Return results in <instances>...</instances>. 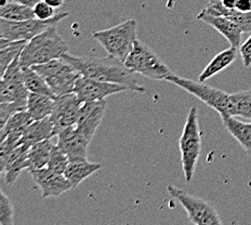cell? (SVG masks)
Returning <instances> with one entry per match:
<instances>
[{"mask_svg": "<svg viewBox=\"0 0 251 225\" xmlns=\"http://www.w3.org/2000/svg\"><path fill=\"white\" fill-rule=\"evenodd\" d=\"M62 59L74 66L81 76L129 86L135 92H145V88L135 78V73L129 70L124 62L112 55L105 57L77 56L66 52L62 55Z\"/></svg>", "mask_w": 251, "mask_h": 225, "instance_id": "6da1fadb", "label": "cell"}, {"mask_svg": "<svg viewBox=\"0 0 251 225\" xmlns=\"http://www.w3.org/2000/svg\"><path fill=\"white\" fill-rule=\"evenodd\" d=\"M69 49V45L57 31L56 25H53L27 41L21 52V65L31 67L61 59Z\"/></svg>", "mask_w": 251, "mask_h": 225, "instance_id": "7a4b0ae2", "label": "cell"}, {"mask_svg": "<svg viewBox=\"0 0 251 225\" xmlns=\"http://www.w3.org/2000/svg\"><path fill=\"white\" fill-rule=\"evenodd\" d=\"M137 27V21L131 19L108 29L94 31L93 38L105 49L108 55L125 63L138 39Z\"/></svg>", "mask_w": 251, "mask_h": 225, "instance_id": "3957f363", "label": "cell"}, {"mask_svg": "<svg viewBox=\"0 0 251 225\" xmlns=\"http://www.w3.org/2000/svg\"><path fill=\"white\" fill-rule=\"evenodd\" d=\"M182 169L186 182H191L195 174L201 151V134L196 106L191 107L180 138Z\"/></svg>", "mask_w": 251, "mask_h": 225, "instance_id": "277c9868", "label": "cell"}, {"mask_svg": "<svg viewBox=\"0 0 251 225\" xmlns=\"http://www.w3.org/2000/svg\"><path fill=\"white\" fill-rule=\"evenodd\" d=\"M166 80L175 83L183 90L191 93L192 96L200 99L201 102L217 111L222 119L234 116V104L232 102L231 94L221 90V89L203 85V82L193 81L175 74L170 75Z\"/></svg>", "mask_w": 251, "mask_h": 225, "instance_id": "5b68a950", "label": "cell"}, {"mask_svg": "<svg viewBox=\"0 0 251 225\" xmlns=\"http://www.w3.org/2000/svg\"><path fill=\"white\" fill-rule=\"evenodd\" d=\"M125 65L134 73L153 80H166L174 74L169 66L150 47L137 39Z\"/></svg>", "mask_w": 251, "mask_h": 225, "instance_id": "8992f818", "label": "cell"}, {"mask_svg": "<svg viewBox=\"0 0 251 225\" xmlns=\"http://www.w3.org/2000/svg\"><path fill=\"white\" fill-rule=\"evenodd\" d=\"M31 67L44 77L55 97L74 92L76 81L81 76L74 66L62 57Z\"/></svg>", "mask_w": 251, "mask_h": 225, "instance_id": "52a82bcc", "label": "cell"}, {"mask_svg": "<svg viewBox=\"0 0 251 225\" xmlns=\"http://www.w3.org/2000/svg\"><path fill=\"white\" fill-rule=\"evenodd\" d=\"M169 195L176 200L187 212L188 220L196 225H221L222 220L220 219L218 211L211 203L202 198L188 194L185 191L174 185L167 186Z\"/></svg>", "mask_w": 251, "mask_h": 225, "instance_id": "ba28073f", "label": "cell"}, {"mask_svg": "<svg viewBox=\"0 0 251 225\" xmlns=\"http://www.w3.org/2000/svg\"><path fill=\"white\" fill-rule=\"evenodd\" d=\"M69 12H61L49 20L33 19L18 21V22L0 19V36H1V38L7 40L28 41L51 26L56 25L60 21L69 17Z\"/></svg>", "mask_w": 251, "mask_h": 225, "instance_id": "9c48e42d", "label": "cell"}, {"mask_svg": "<svg viewBox=\"0 0 251 225\" xmlns=\"http://www.w3.org/2000/svg\"><path fill=\"white\" fill-rule=\"evenodd\" d=\"M20 55L15 57L1 76L0 103H17L27 109V100L30 92L24 83L23 69L20 62Z\"/></svg>", "mask_w": 251, "mask_h": 225, "instance_id": "30bf717a", "label": "cell"}, {"mask_svg": "<svg viewBox=\"0 0 251 225\" xmlns=\"http://www.w3.org/2000/svg\"><path fill=\"white\" fill-rule=\"evenodd\" d=\"M133 91L129 86L120 85V83L101 81L85 76H80L76 81L74 93L81 103L102 101L109 96L120 92Z\"/></svg>", "mask_w": 251, "mask_h": 225, "instance_id": "8fae6325", "label": "cell"}, {"mask_svg": "<svg viewBox=\"0 0 251 225\" xmlns=\"http://www.w3.org/2000/svg\"><path fill=\"white\" fill-rule=\"evenodd\" d=\"M81 102L74 92L56 97L54 99V106L50 115V120L53 125V137L77 123Z\"/></svg>", "mask_w": 251, "mask_h": 225, "instance_id": "7c38bea8", "label": "cell"}, {"mask_svg": "<svg viewBox=\"0 0 251 225\" xmlns=\"http://www.w3.org/2000/svg\"><path fill=\"white\" fill-rule=\"evenodd\" d=\"M31 177L41 190V197H60L63 193L73 190L70 181L64 174H59L49 169L48 167L37 169L30 172Z\"/></svg>", "mask_w": 251, "mask_h": 225, "instance_id": "4fadbf2b", "label": "cell"}, {"mask_svg": "<svg viewBox=\"0 0 251 225\" xmlns=\"http://www.w3.org/2000/svg\"><path fill=\"white\" fill-rule=\"evenodd\" d=\"M106 109V101L86 102L81 104L79 114H78L76 129L83 137L91 142L94 133L100 125Z\"/></svg>", "mask_w": 251, "mask_h": 225, "instance_id": "5bb4252c", "label": "cell"}, {"mask_svg": "<svg viewBox=\"0 0 251 225\" xmlns=\"http://www.w3.org/2000/svg\"><path fill=\"white\" fill-rule=\"evenodd\" d=\"M56 137V145L69 157L70 163L87 159L88 146L90 144V141L79 133L75 125L62 130Z\"/></svg>", "mask_w": 251, "mask_h": 225, "instance_id": "9a60e30c", "label": "cell"}, {"mask_svg": "<svg viewBox=\"0 0 251 225\" xmlns=\"http://www.w3.org/2000/svg\"><path fill=\"white\" fill-rule=\"evenodd\" d=\"M197 20L202 21V22L212 26L214 29H217L224 38L227 39L231 47L239 48V46L242 45L244 31L231 19L222 17V15L210 14L202 9L201 12L197 14Z\"/></svg>", "mask_w": 251, "mask_h": 225, "instance_id": "2e32d148", "label": "cell"}, {"mask_svg": "<svg viewBox=\"0 0 251 225\" xmlns=\"http://www.w3.org/2000/svg\"><path fill=\"white\" fill-rule=\"evenodd\" d=\"M29 148L30 146L28 145L20 144L8 157L6 164L1 169V172L4 174V180H6L7 185H13L14 182L20 176L21 172L23 170H27Z\"/></svg>", "mask_w": 251, "mask_h": 225, "instance_id": "e0dca14e", "label": "cell"}, {"mask_svg": "<svg viewBox=\"0 0 251 225\" xmlns=\"http://www.w3.org/2000/svg\"><path fill=\"white\" fill-rule=\"evenodd\" d=\"M203 10L213 15H222V17L231 19L243 29L244 33H251V11L243 12L237 9H226L222 4L221 0H210Z\"/></svg>", "mask_w": 251, "mask_h": 225, "instance_id": "ac0fdd59", "label": "cell"}, {"mask_svg": "<svg viewBox=\"0 0 251 225\" xmlns=\"http://www.w3.org/2000/svg\"><path fill=\"white\" fill-rule=\"evenodd\" d=\"M236 59L237 48H235V47H231V48L221 51L208 63V65L203 69L201 75L198 76V81L205 82L206 80L210 79V78L216 76L219 73L226 70L228 66H231Z\"/></svg>", "mask_w": 251, "mask_h": 225, "instance_id": "d6986e66", "label": "cell"}, {"mask_svg": "<svg viewBox=\"0 0 251 225\" xmlns=\"http://www.w3.org/2000/svg\"><path fill=\"white\" fill-rule=\"evenodd\" d=\"M53 125H52L50 117H46L40 120H34L21 138L19 144H24L31 146L41 141L53 138Z\"/></svg>", "mask_w": 251, "mask_h": 225, "instance_id": "ffe728a7", "label": "cell"}, {"mask_svg": "<svg viewBox=\"0 0 251 225\" xmlns=\"http://www.w3.org/2000/svg\"><path fill=\"white\" fill-rule=\"evenodd\" d=\"M223 127L237 141L242 149L251 156V122L245 123L234 116L222 119Z\"/></svg>", "mask_w": 251, "mask_h": 225, "instance_id": "44dd1931", "label": "cell"}, {"mask_svg": "<svg viewBox=\"0 0 251 225\" xmlns=\"http://www.w3.org/2000/svg\"><path fill=\"white\" fill-rule=\"evenodd\" d=\"M102 169V165L98 163H90L87 159L71 161L64 172L66 179L70 181L73 186V190L76 188L80 183L86 180L87 177L91 176L97 171Z\"/></svg>", "mask_w": 251, "mask_h": 225, "instance_id": "7402d4cb", "label": "cell"}, {"mask_svg": "<svg viewBox=\"0 0 251 225\" xmlns=\"http://www.w3.org/2000/svg\"><path fill=\"white\" fill-rule=\"evenodd\" d=\"M34 122L27 109L19 111L8 120L4 128L0 130V141H3L6 138H13L21 140L25 131V129Z\"/></svg>", "mask_w": 251, "mask_h": 225, "instance_id": "603a6c76", "label": "cell"}, {"mask_svg": "<svg viewBox=\"0 0 251 225\" xmlns=\"http://www.w3.org/2000/svg\"><path fill=\"white\" fill-rule=\"evenodd\" d=\"M53 145L50 139H47L30 146L27 158V171L29 174L31 171L47 167Z\"/></svg>", "mask_w": 251, "mask_h": 225, "instance_id": "cb8c5ba5", "label": "cell"}, {"mask_svg": "<svg viewBox=\"0 0 251 225\" xmlns=\"http://www.w3.org/2000/svg\"><path fill=\"white\" fill-rule=\"evenodd\" d=\"M54 106V99L39 93H29L27 100V111L34 120L50 117Z\"/></svg>", "mask_w": 251, "mask_h": 225, "instance_id": "d4e9b609", "label": "cell"}, {"mask_svg": "<svg viewBox=\"0 0 251 225\" xmlns=\"http://www.w3.org/2000/svg\"><path fill=\"white\" fill-rule=\"evenodd\" d=\"M26 44H27L26 40L12 41L1 38L0 40V72H1V76L15 57L21 54Z\"/></svg>", "mask_w": 251, "mask_h": 225, "instance_id": "484cf974", "label": "cell"}, {"mask_svg": "<svg viewBox=\"0 0 251 225\" xmlns=\"http://www.w3.org/2000/svg\"><path fill=\"white\" fill-rule=\"evenodd\" d=\"M23 69V77H24V83L28 91L31 93H39L45 94V96H49L51 98L55 99L54 93L52 92L48 83L44 79V77L38 74L33 67L28 66H22Z\"/></svg>", "mask_w": 251, "mask_h": 225, "instance_id": "4316f807", "label": "cell"}, {"mask_svg": "<svg viewBox=\"0 0 251 225\" xmlns=\"http://www.w3.org/2000/svg\"><path fill=\"white\" fill-rule=\"evenodd\" d=\"M0 19L8 21H26L36 19L34 9L18 2H4L0 9Z\"/></svg>", "mask_w": 251, "mask_h": 225, "instance_id": "83f0119b", "label": "cell"}, {"mask_svg": "<svg viewBox=\"0 0 251 225\" xmlns=\"http://www.w3.org/2000/svg\"><path fill=\"white\" fill-rule=\"evenodd\" d=\"M234 104V116L248 119L251 122V89L231 94Z\"/></svg>", "mask_w": 251, "mask_h": 225, "instance_id": "f1b7e54d", "label": "cell"}, {"mask_svg": "<svg viewBox=\"0 0 251 225\" xmlns=\"http://www.w3.org/2000/svg\"><path fill=\"white\" fill-rule=\"evenodd\" d=\"M69 164V157L66 156V154L59 148V146L53 145V149L51 150L50 159L47 167L55 172H59V174H64Z\"/></svg>", "mask_w": 251, "mask_h": 225, "instance_id": "f546056e", "label": "cell"}, {"mask_svg": "<svg viewBox=\"0 0 251 225\" xmlns=\"http://www.w3.org/2000/svg\"><path fill=\"white\" fill-rule=\"evenodd\" d=\"M0 224H14V209L10 198L0 190Z\"/></svg>", "mask_w": 251, "mask_h": 225, "instance_id": "4dcf8cb0", "label": "cell"}, {"mask_svg": "<svg viewBox=\"0 0 251 225\" xmlns=\"http://www.w3.org/2000/svg\"><path fill=\"white\" fill-rule=\"evenodd\" d=\"M26 109L17 103H0V130L4 128V125L8 123V120L13 115L19 112Z\"/></svg>", "mask_w": 251, "mask_h": 225, "instance_id": "1f68e13d", "label": "cell"}, {"mask_svg": "<svg viewBox=\"0 0 251 225\" xmlns=\"http://www.w3.org/2000/svg\"><path fill=\"white\" fill-rule=\"evenodd\" d=\"M33 9L36 15V19H39V20H49L55 15L54 8L49 6V4L46 1H44V0H40L39 2L36 3Z\"/></svg>", "mask_w": 251, "mask_h": 225, "instance_id": "d6a6232c", "label": "cell"}, {"mask_svg": "<svg viewBox=\"0 0 251 225\" xmlns=\"http://www.w3.org/2000/svg\"><path fill=\"white\" fill-rule=\"evenodd\" d=\"M239 52L242 55L243 64L245 67L251 66V33L247 40L239 46Z\"/></svg>", "mask_w": 251, "mask_h": 225, "instance_id": "836d02e7", "label": "cell"}, {"mask_svg": "<svg viewBox=\"0 0 251 225\" xmlns=\"http://www.w3.org/2000/svg\"><path fill=\"white\" fill-rule=\"evenodd\" d=\"M236 9L243 12L251 11V0H238Z\"/></svg>", "mask_w": 251, "mask_h": 225, "instance_id": "e575fe53", "label": "cell"}, {"mask_svg": "<svg viewBox=\"0 0 251 225\" xmlns=\"http://www.w3.org/2000/svg\"><path fill=\"white\" fill-rule=\"evenodd\" d=\"M221 2L226 9L234 10V9H236L238 0H221Z\"/></svg>", "mask_w": 251, "mask_h": 225, "instance_id": "d590c367", "label": "cell"}, {"mask_svg": "<svg viewBox=\"0 0 251 225\" xmlns=\"http://www.w3.org/2000/svg\"><path fill=\"white\" fill-rule=\"evenodd\" d=\"M44 1H46L52 8L59 9V8H61L63 6V4H64L65 0H44Z\"/></svg>", "mask_w": 251, "mask_h": 225, "instance_id": "8d00e7d4", "label": "cell"}, {"mask_svg": "<svg viewBox=\"0 0 251 225\" xmlns=\"http://www.w3.org/2000/svg\"><path fill=\"white\" fill-rule=\"evenodd\" d=\"M14 1L18 2V3H21V4H25V6L34 8L35 4L39 2L40 0H14Z\"/></svg>", "mask_w": 251, "mask_h": 225, "instance_id": "74e56055", "label": "cell"}]
</instances>
